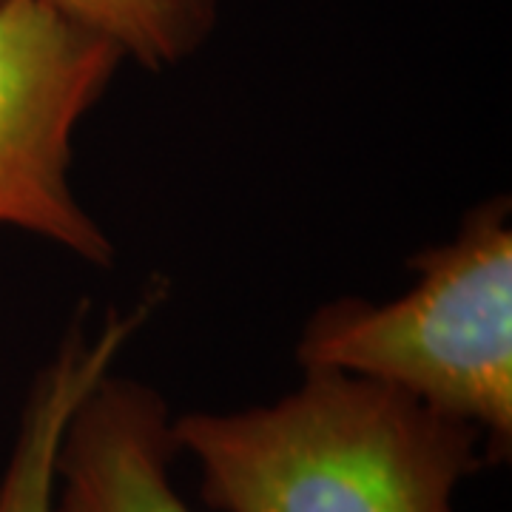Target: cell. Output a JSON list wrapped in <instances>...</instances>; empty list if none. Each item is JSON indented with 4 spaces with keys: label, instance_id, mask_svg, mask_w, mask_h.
Here are the masks:
<instances>
[{
    "label": "cell",
    "instance_id": "obj_6",
    "mask_svg": "<svg viewBox=\"0 0 512 512\" xmlns=\"http://www.w3.org/2000/svg\"><path fill=\"white\" fill-rule=\"evenodd\" d=\"M111 40L126 63L163 72L185 63L211 37L220 0H49Z\"/></svg>",
    "mask_w": 512,
    "mask_h": 512
},
{
    "label": "cell",
    "instance_id": "obj_1",
    "mask_svg": "<svg viewBox=\"0 0 512 512\" xmlns=\"http://www.w3.org/2000/svg\"><path fill=\"white\" fill-rule=\"evenodd\" d=\"M214 512H458L476 427L348 373L302 370L274 402L174 416Z\"/></svg>",
    "mask_w": 512,
    "mask_h": 512
},
{
    "label": "cell",
    "instance_id": "obj_4",
    "mask_svg": "<svg viewBox=\"0 0 512 512\" xmlns=\"http://www.w3.org/2000/svg\"><path fill=\"white\" fill-rule=\"evenodd\" d=\"M177 456L163 393L114 365L66 421L52 512H197L174 484Z\"/></svg>",
    "mask_w": 512,
    "mask_h": 512
},
{
    "label": "cell",
    "instance_id": "obj_3",
    "mask_svg": "<svg viewBox=\"0 0 512 512\" xmlns=\"http://www.w3.org/2000/svg\"><path fill=\"white\" fill-rule=\"evenodd\" d=\"M123 63L55 3L0 0V228L100 271L117 265V245L77 197L74 137Z\"/></svg>",
    "mask_w": 512,
    "mask_h": 512
},
{
    "label": "cell",
    "instance_id": "obj_2",
    "mask_svg": "<svg viewBox=\"0 0 512 512\" xmlns=\"http://www.w3.org/2000/svg\"><path fill=\"white\" fill-rule=\"evenodd\" d=\"M410 268L416 282L393 299L319 305L296 339V365L384 384L464 421L501 464L512 450L510 197L476 205Z\"/></svg>",
    "mask_w": 512,
    "mask_h": 512
},
{
    "label": "cell",
    "instance_id": "obj_5",
    "mask_svg": "<svg viewBox=\"0 0 512 512\" xmlns=\"http://www.w3.org/2000/svg\"><path fill=\"white\" fill-rule=\"evenodd\" d=\"M157 308L160 291H151L128 308L114 305L97 322L86 319V311L74 316L23 393L15 436L0 470V512H52L57 447L74 404L120 362Z\"/></svg>",
    "mask_w": 512,
    "mask_h": 512
}]
</instances>
